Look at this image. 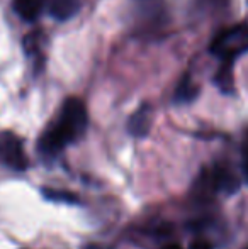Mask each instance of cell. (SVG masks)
I'll list each match as a JSON object with an SVG mask.
<instances>
[{
  "instance_id": "1",
  "label": "cell",
  "mask_w": 248,
  "mask_h": 249,
  "mask_svg": "<svg viewBox=\"0 0 248 249\" xmlns=\"http://www.w3.org/2000/svg\"><path fill=\"white\" fill-rule=\"evenodd\" d=\"M89 114L87 107L80 99H66L61 107L57 122L48 125L38 141V149L43 156L53 158L60 154L68 144L85 132Z\"/></svg>"
},
{
  "instance_id": "2",
  "label": "cell",
  "mask_w": 248,
  "mask_h": 249,
  "mask_svg": "<svg viewBox=\"0 0 248 249\" xmlns=\"http://www.w3.org/2000/svg\"><path fill=\"white\" fill-rule=\"evenodd\" d=\"M248 51V26L238 24L225 29L214 37L211 53L218 56L225 65H231L238 56Z\"/></svg>"
},
{
  "instance_id": "3",
  "label": "cell",
  "mask_w": 248,
  "mask_h": 249,
  "mask_svg": "<svg viewBox=\"0 0 248 249\" xmlns=\"http://www.w3.org/2000/svg\"><path fill=\"white\" fill-rule=\"evenodd\" d=\"M0 164L16 171L27 168L22 141L14 132H0Z\"/></svg>"
},
{
  "instance_id": "4",
  "label": "cell",
  "mask_w": 248,
  "mask_h": 249,
  "mask_svg": "<svg viewBox=\"0 0 248 249\" xmlns=\"http://www.w3.org/2000/svg\"><path fill=\"white\" fill-rule=\"evenodd\" d=\"M150 124H152V108H150V105L145 104L131 115L128 122V131L134 138H143V136L148 134Z\"/></svg>"
},
{
  "instance_id": "5",
  "label": "cell",
  "mask_w": 248,
  "mask_h": 249,
  "mask_svg": "<svg viewBox=\"0 0 248 249\" xmlns=\"http://www.w3.org/2000/svg\"><path fill=\"white\" fill-rule=\"evenodd\" d=\"M80 10L78 0H53L50 5V14L58 20H68Z\"/></svg>"
},
{
  "instance_id": "6",
  "label": "cell",
  "mask_w": 248,
  "mask_h": 249,
  "mask_svg": "<svg viewBox=\"0 0 248 249\" xmlns=\"http://www.w3.org/2000/svg\"><path fill=\"white\" fill-rule=\"evenodd\" d=\"M209 180H211V185L216 188V190L233 192L235 188H238V181H236V178L233 177L226 168H214Z\"/></svg>"
},
{
  "instance_id": "7",
  "label": "cell",
  "mask_w": 248,
  "mask_h": 249,
  "mask_svg": "<svg viewBox=\"0 0 248 249\" xmlns=\"http://www.w3.org/2000/svg\"><path fill=\"white\" fill-rule=\"evenodd\" d=\"M12 5H14V10H16L17 16H19L22 20H27V22L36 20L41 12L39 0H14Z\"/></svg>"
},
{
  "instance_id": "8",
  "label": "cell",
  "mask_w": 248,
  "mask_h": 249,
  "mask_svg": "<svg viewBox=\"0 0 248 249\" xmlns=\"http://www.w3.org/2000/svg\"><path fill=\"white\" fill-rule=\"evenodd\" d=\"M197 93H199V89L191 80V76H184L175 90V100L180 102V104H187V102L194 100L195 97H197Z\"/></svg>"
},
{
  "instance_id": "9",
  "label": "cell",
  "mask_w": 248,
  "mask_h": 249,
  "mask_svg": "<svg viewBox=\"0 0 248 249\" xmlns=\"http://www.w3.org/2000/svg\"><path fill=\"white\" fill-rule=\"evenodd\" d=\"M216 85L223 90L225 93H229L233 90V75H231V65H225L223 63L221 70L216 73V78H214Z\"/></svg>"
},
{
  "instance_id": "10",
  "label": "cell",
  "mask_w": 248,
  "mask_h": 249,
  "mask_svg": "<svg viewBox=\"0 0 248 249\" xmlns=\"http://www.w3.org/2000/svg\"><path fill=\"white\" fill-rule=\"evenodd\" d=\"M44 195L51 200H63V202H75V197L70 195V192H61V190H50L44 188Z\"/></svg>"
},
{
  "instance_id": "11",
  "label": "cell",
  "mask_w": 248,
  "mask_h": 249,
  "mask_svg": "<svg viewBox=\"0 0 248 249\" xmlns=\"http://www.w3.org/2000/svg\"><path fill=\"white\" fill-rule=\"evenodd\" d=\"M191 249H212V246H211V243H208V241L197 239L191 244Z\"/></svg>"
},
{
  "instance_id": "12",
  "label": "cell",
  "mask_w": 248,
  "mask_h": 249,
  "mask_svg": "<svg viewBox=\"0 0 248 249\" xmlns=\"http://www.w3.org/2000/svg\"><path fill=\"white\" fill-rule=\"evenodd\" d=\"M243 166H245V173L248 177V136L245 139V144H243Z\"/></svg>"
},
{
  "instance_id": "13",
  "label": "cell",
  "mask_w": 248,
  "mask_h": 249,
  "mask_svg": "<svg viewBox=\"0 0 248 249\" xmlns=\"http://www.w3.org/2000/svg\"><path fill=\"white\" fill-rule=\"evenodd\" d=\"M162 249H182L179 246V244H167V246H163Z\"/></svg>"
},
{
  "instance_id": "14",
  "label": "cell",
  "mask_w": 248,
  "mask_h": 249,
  "mask_svg": "<svg viewBox=\"0 0 248 249\" xmlns=\"http://www.w3.org/2000/svg\"><path fill=\"white\" fill-rule=\"evenodd\" d=\"M87 249H100V248H99V246H89Z\"/></svg>"
},
{
  "instance_id": "15",
  "label": "cell",
  "mask_w": 248,
  "mask_h": 249,
  "mask_svg": "<svg viewBox=\"0 0 248 249\" xmlns=\"http://www.w3.org/2000/svg\"><path fill=\"white\" fill-rule=\"evenodd\" d=\"M247 249H248V248H247Z\"/></svg>"
}]
</instances>
